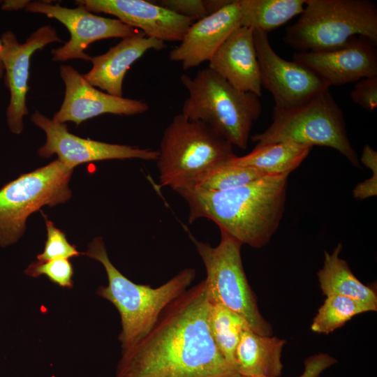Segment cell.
<instances>
[{"label": "cell", "mask_w": 377, "mask_h": 377, "mask_svg": "<svg viewBox=\"0 0 377 377\" xmlns=\"http://www.w3.org/2000/svg\"><path fill=\"white\" fill-rule=\"evenodd\" d=\"M272 119L266 130L251 137L256 145L286 142L311 147H328L353 166L360 168L347 134L343 112L329 90L293 108L274 107Z\"/></svg>", "instance_id": "obj_7"}, {"label": "cell", "mask_w": 377, "mask_h": 377, "mask_svg": "<svg viewBox=\"0 0 377 377\" xmlns=\"http://www.w3.org/2000/svg\"><path fill=\"white\" fill-rule=\"evenodd\" d=\"M293 60L309 68L330 87L377 77L376 45L360 36L333 50L297 52Z\"/></svg>", "instance_id": "obj_16"}, {"label": "cell", "mask_w": 377, "mask_h": 377, "mask_svg": "<svg viewBox=\"0 0 377 377\" xmlns=\"http://www.w3.org/2000/svg\"><path fill=\"white\" fill-rule=\"evenodd\" d=\"M157 167L160 186L191 191L212 169L235 156L233 146L207 124L176 114L164 130Z\"/></svg>", "instance_id": "obj_4"}, {"label": "cell", "mask_w": 377, "mask_h": 377, "mask_svg": "<svg viewBox=\"0 0 377 377\" xmlns=\"http://www.w3.org/2000/svg\"><path fill=\"white\" fill-rule=\"evenodd\" d=\"M341 251L342 244L339 243L331 253L324 252L323 265L317 273L323 295L350 297L364 304L371 311H376V292L354 275L348 263L339 257Z\"/></svg>", "instance_id": "obj_21"}, {"label": "cell", "mask_w": 377, "mask_h": 377, "mask_svg": "<svg viewBox=\"0 0 377 377\" xmlns=\"http://www.w3.org/2000/svg\"><path fill=\"white\" fill-rule=\"evenodd\" d=\"M86 255L100 262L105 269L108 284L100 286L96 293L119 311L121 325L119 340L122 350L132 346L151 330L163 310L188 289L196 274L193 268H184L154 288L135 283L123 275L109 259L101 237L89 244Z\"/></svg>", "instance_id": "obj_3"}, {"label": "cell", "mask_w": 377, "mask_h": 377, "mask_svg": "<svg viewBox=\"0 0 377 377\" xmlns=\"http://www.w3.org/2000/svg\"><path fill=\"white\" fill-rule=\"evenodd\" d=\"M363 36L377 46V6L369 0H306L284 41L298 52L329 51Z\"/></svg>", "instance_id": "obj_6"}, {"label": "cell", "mask_w": 377, "mask_h": 377, "mask_svg": "<svg viewBox=\"0 0 377 377\" xmlns=\"http://www.w3.org/2000/svg\"><path fill=\"white\" fill-rule=\"evenodd\" d=\"M286 341L244 330L235 351L237 371L240 376L279 377L283 364L281 353Z\"/></svg>", "instance_id": "obj_20"}, {"label": "cell", "mask_w": 377, "mask_h": 377, "mask_svg": "<svg viewBox=\"0 0 377 377\" xmlns=\"http://www.w3.org/2000/svg\"><path fill=\"white\" fill-rule=\"evenodd\" d=\"M71 168L56 159L20 175L0 189V246L15 243L26 229L27 219L45 205L64 203L71 197Z\"/></svg>", "instance_id": "obj_9"}, {"label": "cell", "mask_w": 377, "mask_h": 377, "mask_svg": "<svg viewBox=\"0 0 377 377\" xmlns=\"http://www.w3.org/2000/svg\"><path fill=\"white\" fill-rule=\"evenodd\" d=\"M66 8L47 1H29L24 10L54 18L69 31L71 38L63 46L52 50V60L65 61L69 59L90 61L91 57L84 52L88 46L99 40L110 38H126L138 33L117 19L102 17L87 10L82 5Z\"/></svg>", "instance_id": "obj_11"}, {"label": "cell", "mask_w": 377, "mask_h": 377, "mask_svg": "<svg viewBox=\"0 0 377 377\" xmlns=\"http://www.w3.org/2000/svg\"><path fill=\"white\" fill-rule=\"evenodd\" d=\"M45 221L47 229V239L45 242L43 252L37 256L39 261H47L54 259H69L77 257L80 253L76 246L70 244L65 233L57 228L54 224L49 220L46 215L41 212Z\"/></svg>", "instance_id": "obj_28"}, {"label": "cell", "mask_w": 377, "mask_h": 377, "mask_svg": "<svg viewBox=\"0 0 377 377\" xmlns=\"http://www.w3.org/2000/svg\"><path fill=\"white\" fill-rule=\"evenodd\" d=\"M156 3L180 15L198 20L212 13L210 1L205 0H161Z\"/></svg>", "instance_id": "obj_29"}, {"label": "cell", "mask_w": 377, "mask_h": 377, "mask_svg": "<svg viewBox=\"0 0 377 377\" xmlns=\"http://www.w3.org/2000/svg\"><path fill=\"white\" fill-rule=\"evenodd\" d=\"M350 98L364 110L374 111L377 107V77H366L356 82Z\"/></svg>", "instance_id": "obj_30"}, {"label": "cell", "mask_w": 377, "mask_h": 377, "mask_svg": "<svg viewBox=\"0 0 377 377\" xmlns=\"http://www.w3.org/2000/svg\"><path fill=\"white\" fill-rule=\"evenodd\" d=\"M29 1H5L2 4V9L6 10L24 8Z\"/></svg>", "instance_id": "obj_32"}, {"label": "cell", "mask_w": 377, "mask_h": 377, "mask_svg": "<svg viewBox=\"0 0 377 377\" xmlns=\"http://www.w3.org/2000/svg\"><path fill=\"white\" fill-rule=\"evenodd\" d=\"M209 324L219 350L228 363L237 370L236 348L242 332L250 328L249 325L224 305L214 302H211Z\"/></svg>", "instance_id": "obj_24"}, {"label": "cell", "mask_w": 377, "mask_h": 377, "mask_svg": "<svg viewBox=\"0 0 377 377\" xmlns=\"http://www.w3.org/2000/svg\"><path fill=\"white\" fill-rule=\"evenodd\" d=\"M60 76L65 84V94L60 109L52 119L56 122L73 121L78 126L103 114L135 115L149 110L143 101L115 96L97 89L71 66H61Z\"/></svg>", "instance_id": "obj_14"}, {"label": "cell", "mask_w": 377, "mask_h": 377, "mask_svg": "<svg viewBox=\"0 0 377 377\" xmlns=\"http://www.w3.org/2000/svg\"><path fill=\"white\" fill-rule=\"evenodd\" d=\"M253 36L261 86L272 94L275 108H293L330 89L329 84L309 68L278 55L268 34L253 29Z\"/></svg>", "instance_id": "obj_10"}, {"label": "cell", "mask_w": 377, "mask_h": 377, "mask_svg": "<svg viewBox=\"0 0 377 377\" xmlns=\"http://www.w3.org/2000/svg\"><path fill=\"white\" fill-rule=\"evenodd\" d=\"M3 45L2 61L6 75V84L10 91V102L6 110L7 124L14 134L23 130V117L28 114L26 103L29 90L30 61L32 54L50 43L61 42L56 29L50 24L34 31L20 43L11 31L1 36Z\"/></svg>", "instance_id": "obj_13"}, {"label": "cell", "mask_w": 377, "mask_h": 377, "mask_svg": "<svg viewBox=\"0 0 377 377\" xmlns=\"http://www.w3.org/2000/svg\"><path fill=\"white\" fill-rule=\"evenodd\" d=\"M188 92L182 114L202 121L232 146L246 149L253 123L262 112L259 97L239 90L209 68L180 77Z\"/></svg>", "instance_id": "obj_5"}, {"label": "cell", "mask_w": 377, "mask_h": 377, "mask_svg": "<svg viewBox=\"0 0 377 377\" xmlns=\"http://www.w3.org/2000/svg\"><path fill=\"white\" fill-rule=\"evenodd\" d=\"M91 13L112 15L138 29L147 36L163 41L180 42L193 20L145 0H78Z\"/></svg>", "instance_id": "obj_15"}, {"label": "cell", "mask_w": 377, "mask_h": 377, "mask_svg": "<svg viewBox=\"0 0 377 377\" xmlns=\"http://www.w3.org/2000/svg\"><path fill=\"white\" fill-rule=\"evenodd\" d=\"M306 0H240L242 27L268 34L286 24L304 8Z\"/></svg>", "instance_id": "obj_23"}, {"label": "cell", "mask_w": 377, "mask_h": 377, "mask_svg": "<svg viewBox=\"0 0 377 377\" xmlns=\"http://www.w3.org/2000/svg\"><path fill=\"white\" fill-rule=\"evenodd\" d=\"M371 311L364 304L341 295H330L318 309L311 329L327 334L344 325L353 316Z\"/></svg>", "instance_id": "obj_25"}, {"label": "cell", "mask_w": 377, "mask_h": 377, "mask_svg": "<svg viewBox=\"0 0 377 377\" xmlns=\"http://www.w3.org/2000/svg\"><path fill=\"white\" fill-rule=\"evenodd\" d=\"M312 147L292 142L256 145L243 156H235V164L254 168L265 175H290L309 155Z\"/></svg>", "instance_id": "obj_22"}, {"label": "cell", "mask_w": 377, "mask_h": 377, "mask_svg": "<svg viewBox=\"0 0 377 377\" xmlns=\"http://www.w3.org/2000/svg\"><path fill=\"white\" fill-rule=\"evenodd\" d=\"M231 158L212 169L193 191H222L246 185L267 176L254 168L235 164L231 161Z\"/></svg>", "instance_id": "obj_26"}, {"label": "cell", "mask_w": 377, "mask_h": 377, "mask_svg": "<svg viewBox=\"0 0 377 377\" xmlns=\"http://www.w3.org/2000/svg\"><path fill=\"white\" fill-rule=\"evenodd\" d=\"M337 360L327 353H318L307 357L304 361V371L297 377H319L323 371L333 364ZM245 377V376H241ZM267 377V376H253Z\"/></svg>", "instance_id": "obj_31"}, {"label": "cell", "mask_w": 377, "mask_h": 377, "mask_svg": "<svg viewBox=\"0 0 377 377\" xmlns=\"http://www.w3.org/2000/svg\"><path fill=\"white\" fill-rule=\"evenodd\" d=\"M188 236L205 265L204 280L211 302L220 303L237 313L256 333L272 335V327L262 316L244 270L242 244L223 231L216 246L198 240L190 232Z\"/></svg>", "instance_id": "obj_8"}, {"label": "cell", "mask_w": 377, "mask_h": 377, "mask_svg": "<svg viewBox=\"0 0 377 377\" xmlns=\"http://www.w3.org/2000/svg\"><path fill=\"white\" fill-rule=\"evenodd\" d=\"M31 121L46 135V142L38 149V154L43 158L57 154L58 160L71 168L93 161L129 158L157 161L158 157V150L80 138L70 133L66 124L56 122L38 110L32 114Z\"/></svg>", "instance_id": "obj_12"}, {"label": "cell", "mask_w": 377, "mask_h": 377, "mask_svg": "<svg viewBox=\"0 0 377 377\" xmlns=\"http://www.w3.org/2000/svg\"><path fill=\"white\" fill-rule=\"evenodd\" d=\"M210 306L203 279L172 300L142 339L122 350L115 377H241L214 341Z\"/></svg>", "instance_id": "obj_1"}, {"label": "cell", "mask_w": 377, "mask_h": 377, "mask_svg": "<svg viewBox=\"0 0 377 377\" xmlns=\"http://www.w3.org/2000/svg\"><path fill=\"white\" fill-rule=\"evenodd\" d=\"M289 175H267L222 191H184L188 223L207 219L240 244L266 245L278 229L285 210Z\"/></svg>", "instance_id": "obj_2"}, {"label": "cell", "mask_w": 377, "mask_h": 377, "mask_svg": "<svg viewBox=\"0 0 377 377\" xmlns=\"http://www.w3.org/2000/svg\"><path fill=\"white\" fill-rule=\"evenodd\" d=\"M208 68L235 88L259 98L262 96L253 29H235L209 60Z\"/></svg>", "instance_id": "obj_18"}, {"label": "cell", "mask_w": 377, "mask_h": 377, "mask_svg": "<svg viewBox=\"0 0 377 377\" xmlns=\"http://www.w3.org/2000/svg\"><path fill=\"white\" fill-rule=\"evenodd\" d=\"M242 16L240 0H233L195 20L179 44L170 51V60L180 62L185 71L209 62L228 37L242 27Z\"/></svg>", "instance_id": "obj_17"}, {"label": "cell", "mask_w": 377, "mask_h": 377, "mask_svg": "<svg viewBox=\"0 0 377 377\" xmlns=\"http://www.w3.org/2000/svg\"><path fill=\"white\" fill-rule=\"evenodd\" d=\"M24 273L31 277L45 275L52 282L64 288H72L73 285L72 279L73 269L69 259L37 260L31 263Z\"/></svg>", "instance_id": "obj_27"}, {"label": "cell", "mask_w": 377, "mask_h": 377, "mask_svg": "<svg viewBox=\"0 0 377 377\" xmlns=\"http://www.w3.org/2000/svg\"><path fill=\"white\" fill-rule=\"evenodd\" d=\"M165 47L164 42L148 37L139 31L122 38L105 53L91 57L92 68L82 75L83 77L93 87L121 97L124 78L131 66L147 51L161 50Z\"/></svg>", "instance_id": "obj_19"}, {"label": "cell", "mask_w": 377, "mask_h": 377, "mask_svg": "<svg viewBox=\"0 0 377 377\" xmlns=\"http://www.w3.org/2000/svg\"><path fill=\"white\" fill-rule=\"evenodd\" d=\"M3 45L0 38V78L4 75V67L2 61Z\"/></svg>", "instance_id": "obj_33"}]
</instances>
